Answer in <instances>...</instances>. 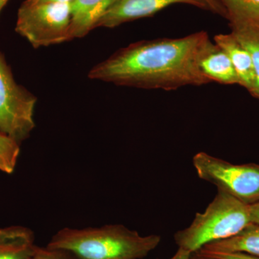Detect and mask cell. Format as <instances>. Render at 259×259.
<instances>
[{
  "label": "cell",
  "mask_w": 259,
  "mask_h": 259,
  "mask_svg": "<svg viewBox=\"0 0 259 259\" xmlns=\"http://www.w3.org/2000/svg\"><path fill=\"white\" fill-rule=\"evenodd\" d=\"M204 1L208 5L209 10L226 18V12L221 5L218 3V0H204Z\"/></svg>",
  "instance_id": "obj_18"
},
{
  "label": "cell",
  "mask_w": 259,
  "mask_h": 259,
  "mask_svg": "<svg viewBox=\"0 0 259 259\" xmlns=\"http://www.w3.org/2000/svg\"><path fill=\"white\" fill-rule=\"evenodd\" d=\"M231 25L259 27V0H218Z\"/></svg>",
  "instance_id": "obj_13"
},
{
  "label": "cell",
  "mask_w": 259,
  "mask_h": 259,
  "mask_svg": "<svg viewBox=\"0 0 259 259\" xmlns=\"http://www.w3.org/2000/svg\"><path fill=\"white\" fill-rule=\"evenodd\" d=\"M36 247L35 234L30 228H0V259H32Z\"/></svg>",
  "instance_id": "obj_10"
},
{
  "label": "cell",
  "mask_w": 259,
  "mask_h": 259,
  "mask_svg": "<svg viewBox=\"0 0 259 259\" xmlns=\"http://www.w3.org/2000/svg\"><path fill=\"white\" fill-rule=\"evenodd\" d=\"M199 178L247 204L259 202V165H236L199 152L193 157Z\"/></svg>",
  "instance_id": "obj_6"
},
{
  "label": "cell",
  "mask_w": 259,
  "mask_h": 259,
  "mask_svg": "<svg viewBox=\"0 0 259 259\" xmlns=\"http://www.w3.org/2000/svg\"><path fill=\"white\" fill-rule=\"evenodd\" d=\"M249 205L218 190L205 210L197 212L190 226L175 233V243L194 253L208 243L235 236L252 223Z\"/></svg>",
  "instance_id": "obj_3"
},
{
  "label": "cell",
  "mask_w": 259,
  "mask_h": 259,
  "mask_svg": "<svg viewBox=\"0 0 259 259\" xmlns=\"http://www.w3.org/2000/svg\"><path fill=\"white\" fill-rule=\"evenodd\" d=\"M249 207L251 223L259 224V202L250 204Z\"/></svg>",
  "instance_id": "obj_19"
},
{
  "label": "cell",
  "mask_w": 259,
  "mask_h": 259,
  "mask_svg": "<svg viewBox=\"0 0 259 259\" xmlns=\"http://www.w3.org/2000/svg\"><path fill=\"white\" fill-rule=\"evenodd\" d=\"M199 66L202 74L210 82L241 85L231 59L224 51L211 40H209L201 52Z\"/></svg>",
  "instance_id": "obj_8"
},
{
  "label": "cell",
  "mask_w": 259,
  "mask_h": 259,
  "mask_svg": "<svg viewBox=\"0 0 259 259\" xmlns=\"http://www.w3.org/2000/svg\"><path fill=\"white\" fill-rule=\"evenodd\" d=\"M192 254L189 250L179 248L176 253L168 259H192Z\"/></svg>",
  "instance_id": "obj_20"
},
{
  "label": "cell",
  "mask_w": 259,
  "mask_h": 259,
  "mask_svg": "<svg viewBox=\"0 0 259 259\" xmlns=\"http://www.w3.org/2000/svg\"><path fill=\"white\" fill-rule=\"evenodd\" d=\"M192 259H214L210 257L205 256V255L199 254V253H194L192 254Z\"/></svg>",
  "instance_id": "obj_22"
},
{
  "label": "cell",
  "mask_w": 259,
  "mask_h": 259,
  "mask_svg": "<svg viewBox=\"0 0 259 259\" xmlns=\"http://www.w3.org/2000/svg\"><path fill=\"white\" fill-rule=\"evenodd\" d=\"M199 254H201V253H199ZM201 255L214 259H259V257L253 256V255L243 253H217Z\"/></svg>",
  "instance_id": "obj_17"
},
{
  "label": "cell",
  "mask_w": 259,
  "mask_h": 259,
  "mask_svg": "<svg viewBox=\"0 0 259 259\" xmlns=\"http://www.w3.org/2000/svg\"><path fill=\"white\" fill-rule=\"evenodd\" d=\"M37 97L15 81L0 51V131L18 144L28 139L35 127Z\"/></svg>",
  "instance_id": "obj_5"
},
{
  "label": "cell",
  "mask_w": 259,
  "mask_h": 259,
  "mask_svg": "<svg viewBox=\"0 0 259 259\" xmlns=\"http://www.w3.org/2000/svg\"><path fill=\"white\" fill-rule=\"evenodd\" d=\"M214 44L226 53L243 87L251 93L254 88L255 72L253 62L248 51L236 40L233 34H218Z\"/></svg>",
  "instance_id": "obj_11"
},
{
  "label": "cell",
  "mask_w": 259,
  "mask_h": 259,
  "mask_svg": "<svg viewBox=\"0 0 259 259\" xmlns=\"http://www.w3.org/2000/svg\"><path fill=\"white\" fill-rule=\"evenodd\" d=\"M176 4L192 5L209 10L204 0H115L97 23V28H116L138 19L152 16L167 7Z\"/></svg>",
  "instance_id": "obj_7"
},
{
  "label": "cell",
  "mask_w": 259,
  "mask_h": 259,
  "mask_svg": "<svg viewBox=\"0 0 259 259\" xmlns=\"http://www.w3.org/2000/svg\"><path fill=\"white\" fill-rule=\"evenodd\" d=\"M197 253H243L259 257V224L250 223L235 236L208 243Z\"/></svg>",
  "instance_id": "obj_12"
},
{
  "label": "cell",
  "mask_w": 259,
  "mask_h": 259,
  "mask_svg": "<svg viewBox=\"0 0 259 259\" xmlns=\"http://www.w3.org/2000/svg\"><path fill=\"white\" fill-rule=\"evenodd\" d=\"M8 2H9V0H0V14H1L3 8L8 4Z\"/></svg>",
  "instance_id": "obj_23"
},
{
  "label": "cell",
  "mask_w": 259,
  "mask_h": 259,
  "mask_svg": "<svg viewBox=\"0 0 259 259\" xmlns=\"http://www.w3.org/2000/svg\"><path fill=\"white\" fill-rule=\"evenodd\" d=\"M72 0H25L28 4H47V3H71Z\"/></svg>",
  "instance_id": "obj_21"
},
{
  "label": "cell",
  "mask_w": 259,
  "mask_h": 259,
  "mask_svg": "<svg viewBox=\"0 0 259 259\" xmlns=\"http://www.w3.org/2000/svg\"><path fill=\"white\" fill-rule=\"evenodd\" d=\"M231 33L248 51L253 62L255 85L252 95L259 99V27L231 25Z\"/></svg>",
  "instance_id": "obj_14"
},
{
  "label": "cell",
  "mask_w": 259,
  "mask_h": 259,
  "mask_svg": "<svg viewBox=\"0 0 259 259\" xmlns=\"http://www.w3.org/2000/svg\"><path fill=\"white\" fill-rule=\"evenodd\" d=\"M115 0H72L70 40L81 38L97 23Z\"/></svg>",
  "instance_id": "obj_9"
},
{
  "label": "cell",
  "mask_w": 259,
  "mask_h": 259,
  "mask_svg": "<svg viewBox=\"0 0 259 259\" xmlns=\"http://www.w3.org/2000/svg\"><path fill=\"white\" fill-rule=\"evenodd\" d=\"M20 144L0 131V171L11 175L17 166Z\"/></svg>",
  "instance_id": "obj_15"
},
{
  "label": "cell",
  "mask_w": 259,
  "mask_h": 259,
  "mask_svg": "<svg viewBox=\"0 0 259 259\" xmlns=\"http://www.w3.org/2000/svg\"><path fill=\"white\" fill-rule=\"evenodd\" d=\"M71 3L28 4L23 2L15 30L32 47H50L70 40Z\"/></svg>",
  "instance_id": "obj_4"
},
{
  "label": "cell",
  "mask_w": 259,
  "mask_h": 259,
  "mask_svg": "<svg viewBox=\"0 0 259 259\" xmlns=\"http://www.w3.org/2000/svg\"><path fill=\"white\" fill-rule=\"evenodd\" d=\"M32 259H77L66 250L56 249L49 246H37Z\"/></svg>",
  "instance_id": "obj_16"
},
{
  "label": "cell",
  "mask_w": 259,
  "mask_h": 259,
  "mask_svg": "<svg viewBox=\"0 0 259 259\" xmlns=\"http://www.w3.org/2000/svg\"><path fill=\"white\" fill-rule=\"evenodd\" d=\"M199 31L177 38L141 40L116 51L89 71L90 79L141 89L175 90L210 81L201 71L199 56L208 42Z\"/></svg>",
  "instance_id": "obj_1"
},
{
  "label": "cell",
  "mask_w": 259,
  "mask_h": 259,
  "mask_svg": "<svg viewBox=\"0 0 259 259\" xmlns=\"http://www.w3.org/2000/svg\"><path fill=\"white\" fill-rule=\"evenodd\" d=\"M161 241L158 235L142 236L120 224L96 228H64L47 246L66 250L77 259H143Z\"/></svg>",
  "instance_id": "obj_2"
}]
</instances>
